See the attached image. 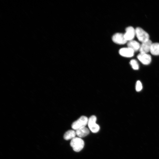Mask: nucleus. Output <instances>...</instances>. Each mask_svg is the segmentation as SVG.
<instances>
[{"instance_id":"f257e3e1","label":"nucleus","mask_w":159,"mask_h":159,"mask_svg":"<svg viewBox=\"0 0 159 159\" xmlns=\"http://www.w3.org/2000/svg\"><path fill=\"white\" fill-rule=\"evenodd\" d=\"M70 145L74 151L79 152L84 148V142L81 138L75 137L71 140Z\"/></svg>"},{"instance_id":"f03ea898","label":"nucleus","mask_w":159,"mask_h":159,"mask_svg":"<svg viewBox=\"0 0 159 159\" xmlns=\"http://www.w3.org/2000/svg\"><path fill=\"white\" fill-rule=\"evenodd\" d=\"M88 119L85 116H82L72 124V128L75 130L85 127L88 124Z\"/></svg>"},{"instance_id":"7ed1b4c3","label":"nucleus","mask_w":159,"mask_h":159,"mask_svg":"<svg viewBox=\"0 0 159 159\" xmlns=\"http://www.w3.org/2000/svg\"><path fill=\"white\" fill-rule=\"evenodd\" d=\"M135 35L139 41L142 43L149 40V34L142 28L137 27L135 29Z\"/></svg>"},{"instance_id":"20e7f679","label":"nucleus","mask_w":159,"mask_h":159,"mask_svg":"<svg viewBox=\"0 0 159 159\" xmlns=\"http://www.w3.org/2000/svg\"><path fill=\"white\" fill-rule=\"evenodd\" d=\"M96 116L92 115L88 119L87 124L90 130L95 133L97 132L100 129V126L96 123Z\"/></svg>"},{"instance_id":"39448f33","label":"nucleus","mask_w":159,"mask_h":159,"mask_svg":"<svg viewBox=\"0 0 159 159\" xmlns=\"http://www.w3.org/2000/svg\"><path fill=\"white\" fill-rule=\"evenodd\" d=\"M125 32L124 34L125 39L127 41L133 40L135 35V29L131 26L126 28Z\"/></svg>"},{"instance_id":"423d86ee","label":"nucleus","mask_w":159,"mask_h":159,"mask_svg":"<svg viewBox=\"0 0 159 159\" xmlns=\"http://www.w3.org/2000/svg\"><path fill=\"white\" fill-rule=\"evenodd\" d=\"M112 39L114 42L119 44H124L127 42L124 37V34L119 33L115 34L112 37Z\"/></svg>"},{"instance_id":"0eeeda50","label":"nucleus","mask_w":159,"mask_h":159,"mask_svg":"<svg viewBox=\"0 0 159 159\" xmlns=\"http://www.w3.org/2000/svg\"><path fill=\"white\" fill-rule=\"evenodd\" d=\"M138 59L143 64L148 65L151 61V56L147 53L139 54L137 56Z\"/></svg>"},{"instance_id":"6e6552de","label":"nucleus","mask_w":159,"mask_h":159,"mask_svg":"<svg viewBox=\"0 0 159 159\" xmlns=\"http://www.w3.org/2000/svg\"><path fill=\"white\" fill-rule=\"evenodd\" d=\"M152 44L151 41L150 39L142 43L139 50L140 53H147L150 52Z\"/></svg>"},{"instance_id":"1a4fd4ad","label":"nucleus","mask_w":159,"mask_h":159,"mask_svg":"<svg viewBox=\"0 0 159 159\" xmlns=\"http://www.w3.org/2000/svg\"><path fill=\"white\" fill-rule=\"evenodd\" d=\"M134 51L132 49L127 47L120 49L119 50V53L121 56L127 57H132L134 54Z\"/></svg>"},{"instance_id":"9d476101","label":"nucleus","mask_w":159,"mask_h":159,"mask_svg":"<svg viewBox=\"0 0 159 159\" xmlns=\"http://www.w3.org/2000/svg\"><path fill=\"white\" fill-rule=\"evenodd\" d=\"M127 46L135 52L139 50L140 45L136 41L133 40L128 42Z\"/></svg>"},{"instance_id":"9b49d317","label":"nucleus","mask_w":159,"mask_h":159,"mask_svg":"<svg viewBox=\"0 0 159 159\" xmlns=\"http://www.w3.org/2000/svg\"><path fill=\"white\" fill-rule=\"evenodd\" d=\"M75 132L76 135L80 138L85 137L90 133L89 129L86 127L77 130Z\"/></svg>"},{"instance_id":"f8f14e48","label":"nucleus","mask_w":159,"mask_h":159,"mask_svg":"<svg viewBox=\"0 0 159 159\" xmlns=\"http://www.w3.org/2000/svg\"><path fill=\"white\" fill-rule=\"evenodd\" d=\"M150 52L153 55H159V43H152Z\"/></svg>"},{"instance_id":"ddd939ff","label":"nucleus","mask_w":159,"mask_h":159,"mask_svg":"<svg viewBox=\"0 0 159 159\" xmlns=\"http://www.w3.org/2000/svg\"><path fill=\"white\" fill-rule=\"evenodd\" d=\"M76 135V132L73 130H69L64 134V138L66 140H72L75 137Z\"/></svg>"},{"instance_id":"4468645a","label":"nucleus","mask_w":159,"mask_h":159,"mask_svg":"<svg viewBox=\"0 0 159 159\" xmlns=\"http://www.w3.org/2000/svg\"><path fill=\"white\" fill-rule=\"evenodd\" d=\"M130 64L134 69L138 70V69L139 68V65L136 60L134 59H132L130 61Z\"/></svg>"},{"instance_id":"2eb2a0df","label":"nucleus","mask_w":159,"mask_h":159,"mask_svg":"<svg viewBox=\"0 0 159 159\" xmlns=\"http://www.w3.org/2000/svg\"><path fill=\"white\" fill-rule=\"evenodd\" d=\"M142 88V83L140 81H138L136 83L135 89L137 91L139 92L140 91Z\"/></svg>"}]
</instances>
